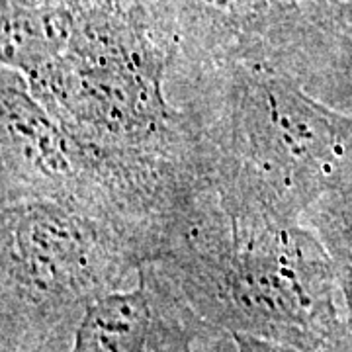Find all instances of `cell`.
I'll list each match as a JSON object with an SVG mask.
<instances>
[{
	"mask_svg": "<svg viewBox=\"0 0 352 352\" xmlns=\"http://www.w3.org/2000/svg\"><path fill=\"white\" fill-rule=\"evenodd\" d=\"M155 264L206 323L229 337L315 352L346 327L319 235L206 155Z\"/></svg>",
	"mask_w": 352,
	"mask_h": 352,
	"instance_id": "cell-1",
	"label": "cell"
},
{
	"mask_svg": "<svg viewBox=\"0 0 352 352\" xmlns=\"http://www.w3.org/2000/svg\"><path fill=\"white\" fill-rule=\"evenodd\" d=\"M67 14L55 61L25 78L41 106L80 141L175 159L194 131L168 92L178 30L168 0H45Z\"/></svg>",
	"mask_w": 352,
	"mask_h": 352,
	"instance_id": "cell-2",
	"label": "cell"
},
{
	"mask_svg": "<svg viewBox=\"0 0 352 352\" xmlns=\"http://www.w3.org/2000/svg\"><path fill=\"white\" fill-rule=\"evenodd\" d=\"M182 110L210 161L303 219L352 168V116L270 61L173 69Z\"/></svg>",
	"mask_w": 352,
	"mask_h": 352,
	"instance_id": "cell-3",
	"label": "cell"
},
{
	"mask_svg": "<svg viewBox=\"0 0 352 352\" xmlns=\"http://www.w3.org/2000/svg\"><path fill=\"white\" fill-rule=\"evenodd\" d=\"M147 264L110 221L55 200L2 206L0 352H71L92 305Z\"/></svg>",
	"mask_w": 352,
	"mask_h": 352,
	"instance_id": "cell-4",
	"label": "cell"
},
{
	"mask_svg": "<svg viewBox=\"0 0 352 352\" xmlns=\"http://www.w3.org/2000/svg\"><path fill=\"white\" fill-rule=\"evenodd\" d=\"M2 108V206L55 200L78 206L85 194V159L78 139L67 131L30 85L10 67L0 73Z\"/></svg>",
	"mask_w": 352,
	"mask_h": 352,
	"instance_id": "cell-5",
	"label": "cell"
},
{
	"mask_svg": "<svg viewBox=\"0 0 352 352\" xmlns=\"http://www.w3.org/2000/svg\"><path fill=\"white\" fill-rule=\"evenodd\" d=\"M178 30L173 69L227 61L284 67L309 22L311 0H168Z\"/></svg>",
	"mask_w": 352,
	"mask_h": 352,
	"instance_id": "cell-6",
	"label": "cell"
},
{
	"mask_svg": "<svg viewBox=\"0 0 352 352\" xmlns=\"http://www.w3.org/2000/svg\"><path fill=\"white\" fill-rule=\"evenodd\" d=\"M219 337L227 333L206 323L173 280L149 263L138 270L135 288L92 305L71 352H198V342Z\"/></svg>",
	"mask_w": 352,
	"mask_h": 352,
	"instance_id": "cell-7",
	"label": "cell"
},
{
	"mask_svg": "<svg viewBox=\"0 0 352 352\" xmlns=\"http://www.w3.org/2000/svg\"><path fill=\"white\" fill-rule=\"evenodd\" d=\"M323 241L344 305V323L352 331V168L309 208L303 217Z\"/></svg>",
	"mask_w": 352,
	"mask_h": 352,
	"instance_id": "cell-8",
	"label": "cell"
},
{
	"mask_svg": "<svg viewBox=\"0 0 352 352\" xmlns=\"http://www.w3.org/2000/svg\"><path fill=\"white\" fill-rule=\"evenodd\" d=\"M231 342H233L231 352H302L286 344L268 342V340L245 337V335H231ZM315 352H352V331L349 327L340 329L325 346H321Z\"/></svg>",
	"mask_w": 352,
	"mask_h": 352,
	"instance_id": "cell-9",
	"label": "cell"
}]
</instances>
